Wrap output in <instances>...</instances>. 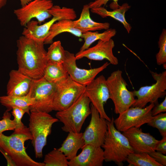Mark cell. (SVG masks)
Masks as SVG:
<instances>
[{
    "label": "cell",
    "mask_w": 166,
    "mask_h": 166,
    "mask_svg": "<svg viewBox=\"0 0 166 166\" xmlns=\"http://www.w3.org/2000/svg\"><path fill=\"white\" fill-rule=\"evenodd\" d=\"M159 51L156 55L157 64L162 65L164 69L166 68V30L163 29L160 36L158 42Z\"/></svg>",
    "instance_id": "obj_30"
},
{
    "label": "cell",
    "mask_w": 166,
    "mask_h": 166,
    "mask_svg": "<svg viewBox=\"0 0 166 166\" xmlns=\"http://www.w3.org/2000/svg\"><path fill=\"white\" fill-rule=\"evenodd\" d=\"M147 124L158 129L162 137L166 136V113H160L153 116Z\"/></svg>",
    "instance_id": "obj_31"
},
{
    "label": "cell",
    "mask_w": 166,
    "mask_h": 166,
    "mask_svg": "<svg viewBox=\"0 0 166 166\" xmlns=\"http://www.w3.org/2000/svg\"><path fill=\"white\" fill-rule=\"evenodd\" d=\"M29 127L32 139L36 158L43 156L42 150L47 143V139L51 132L52 125L59 121L49 113L42 112H31Z\"/></svg>",
    "instance_id": "obj_5"
},
{
    "label": "cell",
    "mask_w": 166,
    "mask_h": 166,
    "mask_svg": "<svg viewBox=\"0 0 166 166\" xmlns=\"http://www.w3.org/2000/svg\"><path fill=\"white\" fill-rule=\"evenodd\" d=\"M33 0H20L22 6H23Z\"/></svg>",
    "instance_id": "obj_38"
},
{
    "label": "cell",
    "mask_w": 166,
    "mask_h": 166,
    "mask_svg": "<svg viewBox=\"0 0 166 166\" xmlns=\"http://www.w3.org/2000/svg\"><path fill=\"white\" fill-rule=\"evenodd\" d=\"M68 135L58 149L62 152L68 160L77 156L78 150L85 145L83 133L72 132H68Z\"/></svg>",
    "instance_id": "obj_21"
},
{
    "label": "cell",
    "mask_w": 166,
    "mask_h": 166,
    "mask_svg": "<svg viewBox=\"0 0 166 166\" xmlns=\"http://www.w3.org/2000/svg\"><path fill=\"white\" fill-rule=\"evenodd\" d=\"M114 46V41L112 38L107 41L98 40L95 45L83 51H79L75 57L77 60L84 57L95 61L106 59L110 64L117 65L118 64V60L113 53Z\"/></svg>",
    "instance_id": "obj_15"
},
{
    "label": "cell",
    "mask_w": 166,
    "mask_h": 166,
    "mask_svg": "<svg viewBox=\"0 0 166 166\" xmlns=\"http://www.w3.org/2000/svg\"><path fill=\"white\" fill-rule=\"evenodd\" d=\"M69 76L63 64L47 62L43 77L47 81L56 84L66 79Z\"/></svg>",
    "instance_id": "obj_25"
},
{
    "label": "cell",
    "mask_w": 166,
    "mask_h": 166,
    "mask_svg": "<svg viewBox=\"0 0 166 166\" xmlns=\"http://www.w3.org/2000/svg\"><path fill=\"white\" fill-rule=\"evenodd\" d=\"M91 117L89 124L83 133L85 145L101 147L103 144L107 131L106 120L101 117L97 110L91 103Z\"/></svg>",
    "instance_id": "obj_14"
},
{
    "label": "cell",
    "mask_w": 166,
    "mask_h": 166,
    "mask_svg": "<svg viewBox=\"0 0 166 166\" xmlns=\"http://www.w3.org/2000/svg\"><path fill=\"white\" fill-rule=\"evenodd\" d=\"M63 19H66L62 16H54L49 21L40 25L37 21L31 20L25 26L22 35L35 41L44 43L52 25L56 22Z\"/></svg>",
    "instance_id": "obj_19"
},
{
    "label": "cell",
    "mask_w": 166,
    "mask_h": 166,
    "mask_svg": "<svg viewBox=\"0 0 166 166\" xmlns=\"http://www.w3.org/2000/svg\"><path fill=\"white\" fill-rule=\"evenodd\" d=\"M110 0L113 1L110 5V8H113L114 9L119 7L120 6L118 3L119 0H96L94 1L91 2L88 4L90 9H91L105 6Z\"/></svg>",
    "instance_id": "obj_34"
},
{
    "label": "cell",
    "mask_w": 166,
    "mask_h": 166,
    "mask_svg": "<svg viewBox=\"0 0 166 166\" xmlns=\"http://www.w3.org/2000/svg\"><path fill=\"white\" fill-rule=\"evenodd\" d=\"M85 93L90 102L99 112L101 117L110 121L107 115L104 105L109 99V94L106 79L103 75L96 79L85 87Z\"/></svg>",
    "instance_id": "obj_12"
},
{
    "label": "cell",
    "mask_w": 166,
    "mask_h": 166,
    "mask_svg": "<svg viewBox=\"0 0 166 166\" xmlns=\"http://www.w3.org/2000/svg\"><path fill=\"white\" fill-rule=\"evenodd\" d=\"M81 153L69 160V166H102L104 161L103 150L101 147L85 145Z\"/></svg>",
    "instance_id": "obj_17"
},
{
    "label": "cell",
    "mask_w": 166,
    "mask_h": 166,
    "mask_svg": "<svg viewBox=\"0 0 166 166\" xmlns=\"http://www.w3.org/2000/svg\"><path fill=\"white\" fill-rule=\"evenodd\" d=\"M166 112V97L163 101L160 104L158 103L154 106L152 110V116L162 112Z\"/></svg>",
    "instance_id": "obj_35"
},
{
    "label": "cell",
    "mask_w": 166,
    "mask_h": 166,
    "mask_svg": "<svg viewBox=\"0 0 166 166\" xmlns=\"http://www.w3.org/2000/svg\"><path fill=\"white\" fill-rule=\"evenodd\" d=\"M116 33V30L112 28H109L100 33L97 31H87L82 33L81 38L84 39V42L79 51H82L88 49L92 43L97 41L109 40L114 36Z\"/></svg>",
    "instance_id": "obj_26"
},
{
    "label": "cell",
    "mask_w": 166,
    "mask_h": 166,
    "mask_svg": "<svg viewBox=\"0 0 166 166\" xmlns=\"http://www.w3.org/2000/svg\"><path fill=\"white\" fill-rule=\"evenodd\" d=\"M154 105L153 103H150L143 108L130 107L114 119L116 128L118 131L123 132L130 128H140L147 124L152 117V110Z\"/></svg>",
    "instance_id": "obj_10"
},
{
    "label": "cell",
    "mask_w": 166,
    "mask_h": 166,
    "mask_svg": "<svg viewBox=\"0 0 166 166\" xmlns=\"http://www.w3.org/2000/svg\"><path fill=\"white\" fill-rule=\"evenodd\" d=\"M155 151L166 155V136L163 137L161 140H159L156 145Z\"/></svg>",
    "instance_id": "obj_37"
},
{
    "label": "cell",
    "mask_w": 166,
    "mask_h": 166,
    "mask_svg": "<svg viewBox=\"0 0 166 166\" xmlns=\"http://www.w3.org/2000/svg\"><path fill=\"white\" fill-rule=\"evenodd\" d=\"M90 8L88 4L83 6L80 18L73 20L74 26L82 33L87 31H94L109 28L110 24L108 22L101 23L93 20L90 16Z\"/></svg>",
    "instance_id": "obj_20"
},
{
    "label": "cell",
    "mask_w": 166,
    "mask_h": 166,
    "mask_svg": "<svg viewBox=\"0 0 166 166\" xmlns=\"http://www.w3.org/2000/svg\"><path fill=\"white\" fill-rule=\"evenodd\" d=\"M128 3H125L117 9L109 11L103 6L91 9L92 12L98 14L103 18L110 17L121 22L127 33H129L132 29L131 25L127 21L125 14L130 8Z\"/></svg>",
    "instance_id": "obj_23"
},
{
    "label": "cell",
    "mask_w": 166,
    "mask_h": 166,
    "mask_svg": "<svg viewBox=\"0 0 166 166\" xmlns=\"http://www.w3.org/2000/svg\"><path fill=\"white\" fill-rule=\"evenodd\" d=\"M114 120L112 117L110 121L106 120L107 131L101 147L103 148L104 161H113L123 166L128 155L134 151L126 137L116 128Z\"/></svg>",
    "instance_id": "obj_3"
},
{
    "label": "cell",
    "mask_w": 166,
    "mask_h": 166,
    "mask_svg": "<svg viewBox=\"0 0 166 166\" xmlns=\"http://www.w3.org/2000/svg\"><path fill=\"white\" fill-rule=\"evenodd\" d=\"M53 6L51 0H33L21 8L14 10V13L22 26H25L34 18L40 24L52 17L49 10Z\"/></svg>",
    "instance_id": "obj_11"
},
{
    "label": "cell",
    "mask_w": 166,
    "mask_h": 166,
    "mask_svg": "<svg viewBox=\"0 0 166 166\" xmlns=\"http://www.w3.org/2000/svg\"><path fill=\"white\" fill-rule=\"evenodd\" d=\"M11 115L7 110L4 113L2 119L0 120V134L5 131H14L15 126L14 122L11 119Z\"/></svg>",
    "instance_id": "obj_32"
},
{
    "label": "cell",
    "mask_w": 166,
    "mask_h": 166,
    "mask_svg": "<svg viewBox=\"0 0 166 166\" xmlns=\"http://www.w3.org/2000/svg\"><path fill=\"white\" fill-rule=\"evenodd\" d=\"M68 160L58 149L54 148L45 155V166H68Z\"/></svg>",
    "instance_id": "obj_29"
},
{
    "label": "cell",
    "mask_w": 166,
    "mask_h": 166,
    "mask_svg": "<svg viewBox=\"0 0 166 166\" xmlns=\"http://www.w3.org/2000/svg\"><path fill=\"white\" fill-rule=\"evenodd\" d=\"M149 154L162 166H166V156L165 155L156 151Z\"/></svg>",
    "instance_id": "obj_36"
},
{
    "label": "cell",
    "mask_w": 166,
    "mask_h": 166,
    "mask_svg": "<svg viewBox=\"0 0 166 166\" xmlns=\"http://www.w3.org/2000/svg\"><path fill=\"white\" fill-rule=\"evenodd\" d=\"M122 73L119 69L115 71L106 79L109 99L114 105V112L119 114L131 107L136 100L132 91L127 89L128 84Z\"/></svg>",
    "instance_id": "obj_6"
},
{
    "label": "cell",
    "mask_w": 166,
    "mask_h": 166,
    "mask_svg": "<svg viewBox=\"0 0 166 166\" xmlns=\"http://www.w3.org/2000/svg\"><path fill=\"white\" fill-rule=\"evenodd\" d=\"M32 139L28 128L14 131L9 136L0 134V148L10 157L16 166H45L44 162L35 161L27 153L25 142Z\"/></svg>",
    "instance_id": "obj_2"
},
{
    "label": "cell",
    "mask_w": 166,
    "mask_h": 166,
    "mask_svg": "<svg viewBox=\"0 0 166 166\" xmlns=\"http://www.w3.org/2000/svg\"><path fill=\"white\" fill-rule=\"evenodd\" d=\"M18 70L33 79L43 77L47 60L43 42L23 36L17 40Z\"/></svg>",
    "instance_id": "obj_1"
},
{
    "label": "cell",
    "mask_w": 166,
    "mask_h": 166,
    "mask_svg": "<svg viewBox=\"0 0 166 166\" xmlns=\"http://www.w3.org/2000/svg\"><path fill=\"white\" fill-rule=\"evenodd\" d=\"M53 110H63L72 105L85 91L86 86L73 80L69 76L56 83Z\"/></svg>",
    "instance_id": "obj_9"
},
{
    "label": "cell",
    "mask_w": 166,
    "mask_h": 166,
    "mask_svg": "<svg viewBox=\"0 0 166 166\" xmlns=\"http://www.w3.org/2000/svg\"><path fill=\"white\" fill-rule=\"evenodd\" d=\"M66 50L62 46L60 41L53 42L48 49L46 52L47 62L58 64H62L65 61Z\"/></svg>",
    "instance_id": "obj_28"
},
{
    "label": "cell",
    "mask_w": 166,
    "mask_h": 166,
    "mask_svg": "<svg viewBox=\"0 0 166 166\" xmlns=\"http://www.w3.org/2000/svg\"><path fill=\"white\" fill-rule=\"evenodd\" d=\"M134 152L149 153L155 151L159 140L149 133L142 131L140 128L132 127L123 132Z\"/></svg>",
    "instance_id": "obj_16"
},
{
    "label": "cell",
    "mask_w": 166,
    "mask_h": 166,
    "mask_svg": "<svg viewBox=\"0 0 166 166\" xmlns=\"http://www.w3.org/2000/svg\"><path fill=\"white\" fill-rule=\"evenodd\" d=\"M56 88V84L47 81L43 77L34 79L29 92L33 102L30 107V112L49 113L52 111Z\"/></svg>",
    "instance_id": "obj_7"
},
{
    "label": "cell",
    "mask_w": 166,
    "mask_h": 166,
    "mask_svg": "<svg viewBox=\"0 0 166 166\" xmlns=\"http://www.w3.org/2000/svg\"><path fill=\"white\" fill-rule=\"evenodd\" d=\"M76 60L74 53L66 50L65 58L63 64V65L73 80L85 86L91 82L98 74L110 64L106 62L99 67L87 69L78 67L76 64Z\"/></svg>",
    "instance_id": "obj_13"
},
{
    "label": "cell",
    "mask_w": 166,
    "mask_h": 166,
    "mask_svg": "<svg viewBox=\"0 0 166 166\" xmlns=\"http://www.w3.org/2000/svg\"><path fill=\"white\" fill-rule=\"evenodd\" d=\"M6 2L7 0H0V9L6 4Z\"/></svg>",
    "instance_id": "obj_39"
},
{
    "label": "cell",
    "mask_w": 166,
    "mask_h": 166,
    "mask_svg": "<svg viewBox=\"0 0 166 166\" xmlns=\"http://www.w3.org/2000/svg\"><path fill=\"white\" fill-rule=\"evenodd\" d=\"M6 86L7 94L18 96L28 95L34 79L18 70H11Z\"/></svg>",
    "instance_id": "obj_18"
},
{
    "label": "cell",
    "mask_w": 166,
    "mask_h": 166,
    "mask_svg": "<svg viewBox=\"0 0 166 166\" xmlns=\"http://www.w3.org/2000/svg\"><path fill=\"white\" fill-rule=\"evenodd\" d=\"M12 115L14 117L13 121L14 122L15 128L14 131H19L24 128L25 126L22 121V118L25 111L21 108L14 107L12 108Z\"/></svg>",
    "instance_id": "obj_33"
},
{
    "label": "cell",
    "mask_w": 166,
    "mask_h": 166,
    "mask_svg": "<svg viewBox=\"0 0 166 166\" xmlns=\"http://www.w3.org/2000/svg\"><path fill=\"white\" fill-rule=\"evenodd\" d=\"M0 102L9 111L14 107L22 109L30 114V107L32 104V100L30 93L26 96H18L8 95L0 96Z\"/></svg>",
    "instance_id": "obj_24"
},
{
    "label": "cell",
    "mask_w": 166,
    "mask_h": 166,
    "mask_svg": "<svg viewBox=\"0 0 166 166\" xmlns=\"http://www.w3.org/2000/svg\"><path fill=\"white\" fill-rule=\"evenodd\" d=\"M126 161L128 166H162L146 153H132Z\"/></svg>",
    "instance_id": "obj_27"
},
{
    "label": "cell",
    "mask_w": 166,
    "mask_h": 166,
    "mask_svg": "<svg viewBox=\"0 0 166 166\" xmlns=\"http://www.w3.org/2000/svg\"><path fill=\"white\" fill-rule=\"evenodd\" d=\"M73 20L68 19L59 20L53 23L51 27L44 44H51L54 38L64 32L72 34L77 37H81L82 33L74 26Z\"/></svg>",
    "instance_id": "obj_22"
},
{
    "label": "cell",
    "mask_w": 166,
    "mask_h": 166,
    "mask_svg": "<svg viewBox=\"0 0 166 166\" xmlns=\"http://www.w3.org/2000/svg\"><path fill=\"white\" fill-rule=\"evenodd\" d=\"M150 72L156 82L151 85L142 86L137 90L132 91L137 98L131 107L143 108L148 103L155 105L158 103L159 98L165 96L166 71L160 73L151 70Z\"/></svg>",
    "instance_id": "obj_8"
},
{
    "label": "cell",
    "mask_w": 166,
    "mask_h": 166,
    "mask_svg": "<svg viewBox=\"0 0 166 166\" xmlns=\"http://www.w3.org/2000/svg\"><path fill=\"white\" fill-rule=\"evenodd\" d=\"M90 101L85 92L72 105L66 109L57 111L56 118L63 126L62 130L66 132H80L86 118L91 114Z\"/></svg>",
    "instance_id": "obj_4"
}]
</instances>
